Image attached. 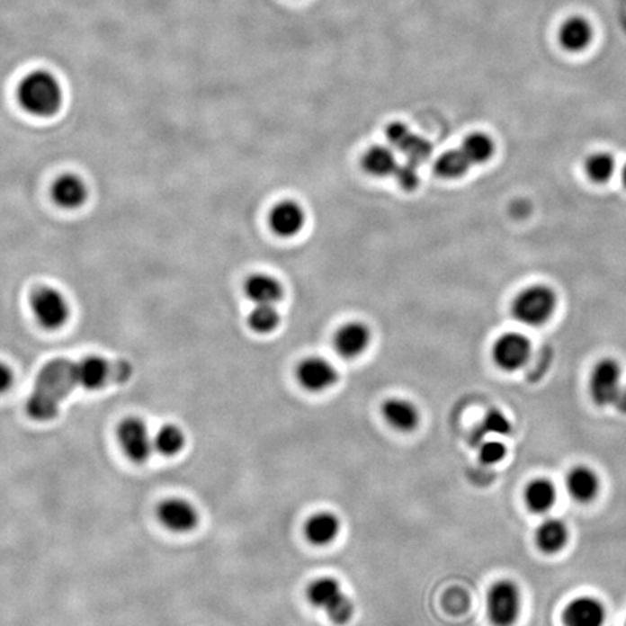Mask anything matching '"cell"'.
Instances as JSON below:
<instances>
[{"instance_id":"obj_35","label":"cell","mask_w":626,"mask_h":626,"mask_svg":"<svg viewBox=\"0 0 626 626\" xmlns=\"http://www.w3.org/2000/svg\"><path fill=\"white\" fill-rule=\"evenodd\" d=\"M613 407H615L619 412L626 414V386H622V389L619 391L618 398H616Z\"/></svg>"},{"instance_id":"obj_21","label":"cell","mask_w":626,"mask_h":626,"mask_svg":"<svg viewBox=\"0 0 626 626\" xmlns=\"http://www.w3.org/2000/svg\"><path fill=\"white\" fill-rule=\"evenodd\" d=\"M523 499L533 514H547L557 502L556 486L545 478H533L526 486Z\"/></svg>"},{"instance_id":"obj_16","label":"cell","mask_w":626,"mask_h":626,"mask_svg":"<svg viewBox=\"0 0 626 626\" xmlns=\"http://www.w3.org/2000/svg\"><path fill=\"white\" fill-rule=\"evenodd\" d=\"M371 341V332L362 322H350L335 334V350L345 358H357L367 350Z\"/></svg>"},{"instance_id":"obj_27","label":"cell","mask_w":626,"mask_h":626,"mask_svg":"<svg viewBox=\"0 0 626 626\" xmlns=\"http://www.w3.org/2000/svg\"><path fill=\"white\" fill-rule=\"evenodd\" d=\"M512 422L506 415L499 409H490L481 419L480 425L474 431V441L481 443L487 435L507 436L511 435Z\"/></svg>"},{"instance_id":"obj_33","label":"cell","mask_w":626,"mask_h":626,"mask_svg":"<svg viewBox=\"0 0 626 626\" xmlns=\"http://www.w3.org/2000/svg\"><path fill=\"white\" fill-rule=\"evenodd\" d=\"M410 134H412V130H409L407 125L402 122L390 123L388 127V130H386L389 142L398 149L402 148L403 144L407 141Z\"/></svg>"},{"instance_id":"obj_24","label":"cell","mask_w":626,"mask_h":626,"mask_svg":"<svg viewBox=\"0 0 626 626\" xmlns=\"http://www.w3.org/2000/svg\"><path fill=\"white\" fill-rule=\"evenodd\" d=\"M471 165H473L470 163L466 154L462 153V149L457 148L441 154L434 168L436 174L443 179L455 180L466 175Z\"/></svg>"},{"instance_id":"obj_11","label":"cell","mask_w":626,"mask_h":626,"mask_svg":"<svg viewBox=\"0 0 626 626\" xmlns=\"http://www.w3.org/2000/svg\"><path fill=\"white\" fill-rule=\"evenodd\" d=\"M296 377L303 389L319 393L335 386L338 381V370L326 358L309 357L299 362Z\"/></svg>"},{"instance_id":"obj_31","label":"cell","mask_w":626,"mask_h":626,"mask_svg":"<svg viewBox=\"0 0 626 626\" xmlns=\"http://www.w3.org/2000/svg\"><path fill=\"white\" fill-rule=\"evenodd\" d=\"M506 454V445L502 441L483 440L478 450V459L486 466L499 464L500 461H504Z\"/></svg>"},{"instance_id":"obj_36","label":"cell","mask_w":626,"mask_h":626,"mask_svg":"<svg viewBox=\"0 0 626 626\" xmlns=\"http://www.w3.org/2000/svg\"><path fill=\"white\" fill-rule=\"evenodd\" d=\"M621 177H622L623 186L626 187V165H623L622 173H621Z\"/></svg>"},{"instance_id":"obj_18","label":"cell","mask_w":626,"mask_h":626,"mask_svg":"<svg viewBox=\"0 0 626 626\" xmlns=\"http://www.w3.org/2000/svg\"><path fill=\"white\" fill-rule=\"evenodd\" d=\"M570 531L561 519H545L535 532V544L548 556H554L566 548Z\"/></svg>"},{"instance_id":"obj_2","label":"cell","mask_w":626,"mask_h":626,"mask_svg":"<svg viewBox=\"0 0 626 626\" xmlns=\"http://www.w3.org/2000/svg\"><path fill=\"white\" fill-rule=\"evenodd\" d=\"M18 99L26 112L47 118L60 111L63 90L54 76L47 71H35L19 85Z\"/></svg>"},{"instance_id":"obj_12","label":"cell","mask_w":626,"mask_h":626,"mask_svg":"<svg viewBox=\"0 0 626 626\" xmlns=\"http://www.w3.org/2000/svg\"><path fill=\"white\" fill-rule=\"evenodd\" d=\"M608 612L599 599L593 596L574 597L563 611L564 626H604Z\"/></svg>"},{"instance_id":"obj_5","label":"cell","mask_w":626,"mask_h":626,"mask_svg":"<svg viewBox=\"0 0 626 626\" xmlns=\"http://www.w3.org/2000/svg\"><path fill=\"white\" fill-rule=\"evenodd\" d=\"M521 609V589L516 583L507 578L493 583L486 597V611L493 626H514Z\"/></svg>"},{"instance_id":"obj_23","label":"cell","mask_w":626,"mask_h":626,"mask_svg":"<svg viewBox=\"0 0 626 626\" xmlns=\"http://www.w3.org/2000/svg\"><path fill=\"white\" fill-rule=\"evenodd\" d=\"M367 173L376 177H388L393 175L398 170V160L393 151L389 147L376 146L370 148L362 158Z\"/></svg>"},{"instance_id":"obj_19","label":"cell","mask_w":626,"mask_h":626,"mask_svg":"<svg viewBox=\"0 0 626 626\" xmlns=\"http://www.w3.org/2000/svg\"><path fill=\"white\" fill-rule=\"evenodd\" d=\"M283 286L276 277L253 274L246 282V293L255 305H276L283 298Z\"/></svg>"},{"instance_id":"obj_32","label":"cell","mask_w":626,"mask_h":626,"mask_svg":"<svg viewBox=\"0 0 626 626\" xmlns=\"http://www.w3.org/2000/svg\"><path fill=\"white\" fill-rule=\"evenodd\" d=\"M396 180L399 183V186L405 191H414L419 184V173H417V165L414 163L407 161V165H398L395 174Z\"/></svg>"},{"instance_id":"obj_22","label":"cell","mask_w":626,"mask_h":626,"mask_svg":"<svg viewBox=\"0 0 626 626\" xmlns=\"http://www.w3.org/2000/svg\"><path fill=\"white\" fill-rule=\"evenodd\" d=\"M592 40V26L585 18H580V16L568 19L559 30V42L567 51H583L589 47Z\"/></svg>"},{"instance_id":"obj_34","label":"cell","mask_w":626,"mask_h":626,"mask_svg":"<svg viewBox=\"0 0 626 626\" xmlns=\"http://www.w3.org/2000/svg\"><path fill=\"white\" fill-rule=\"evenodd\" d=\"M13 384V371L9 365L0 362V395L8 391Z\"/></svg>"},{"instance_id":"obj_4","label":"cell","mask_w":626,"mask_h":626,"mask_svg":"<svg viewBox=\"0 0 626 626\" xmlns=\"http://www.w3.org/2000/svg\"><path fill=\"white\" fill-rule=\"evenodd\" d=\"M556 308L557 296L551 287L535 284L526 287L514 298L512 312L521 324L541 326L551 319Z\"/></svg>"},{"instance_id":"obj_14","label":"cell","mask_w":626,"mask_h":626,"mask_svg":"<svg viewBox=\"0 0 626 626\" xmlns=\"http://www.w3.org/2000/svg\"><path fill=\"white\" fill-rule=\"evenodd\" d=\"M384 421L399 433H412L419 426L421 414L415 403L403 398H391L381 405Z\"/></svg>"},{"instance_id":"obj_28","label":"cell","mask_w":626,"mask_h":626,"mask_svg":"<svg viewBox=\"0 0 626 626\" xmlns=\"http://www.w3.org/2000/svg\"><path fill=\"white\" fill-rule=\"evenodd\" d=\"M586 174L593 183L602 184L609 182L615 174L616 163L613 156L608 153H596L586 160Z\"/></svg>"},{"instance_id":"obj_3","label":"cell","mask_w":626,"mask_h":626,"mask_svg":"<svg viewBox=\"0 0 626 626\" xmlns=\"http://www.w3.org/2000/svg\"><path fill=\"white\" fill-rule=\"evenodd\" d=\"M306 599L313 608L325 612L329 621L345 625L354 616V602L351 600L336 578L317 577L306 587Z\"/></svg>"},{"instance_id":"obj_13","label":"cell","mask_w":626,"mask_h":626,"mask_svg":"<svg viewBox=\"0 0 626 626\" xmlns=\"http://www.w3.org/2000/svg\"><path fill=\"white\" fill-rule=\"evenodd\" d=\"M305 210L293 201H280L270 212V227L282 238L298 235L305 227Z\"/></svg>"},{"instance_id":"obj_6","label":"cell","mask_w":626,"mask_h":626,"mask_svg":"<svg viewBox=\"0 0 626 626\" xmlns=\"http://www.w3.org/2000/svg\"><path fill=\"white\" fill-rule=\"evenodd\" d=\"M622 389V369L613 358H604L593 367L590 374V398L597 407H613Z\"/></svg>"},{"instance_id":"obj_15","label":"cell","mask_w":626,"mask_h":626,"mask_svg":"<svg viewBox=\"0 0 626 626\" xmlns=\"http://www.w3.org/2000/svg\"><path fill=\"white\" fill-rule=\"evenodd\" d=\"M339 531L341 521L335 514L328 511L310 514L303 526L306 540L315 547H328L338 538Z\"/></svg>"},{"instance_id":"obj_29","label":"cell","mask_w":626,"mask_h":626,"mask_svg":"<svg viewBox=\"0 0 626 626\" xmlns=\"http://www.w3.org/2000/svg\"><path fill=\"white\" fill-rule=\"evenodd\" d=\"M279 310L274 305H255L248 317V325L257 334H270L280 326Z\"/></svg>"},{"instance_id":"obj_30","label":"cell","mask_w":626,"mask_h":626,"mask_svg":"<svg viewBox=\"0 0 626 626\" xmlns=\"http://www.w3.org/2000/svg\"><path fill=\"white\" fill-rule=\"evenodd\" d=\"M399 151H402L407 156L409 163L419 165L424 161L428 160L429 156L433 154V144L428 139H424V137H419V135L412 132Z\"/></svg>"},{"instance_id":"obj_10","label":"cell","mask_w":626,"mask_h":626,"mask_svg":"<svg viewBox=\"0 0 626 626\" xmlns=\"http://www.w3.org/2000/svg\"><path fill=\"white\" fill-rule=\"evenodd\" d=\"M156 516L165 530L175 533L193 531L199 523V512L183 497H168L156 507Z\"/></svg>"},{"instance_id":"obj_37","label":"cell","mask_w":626,"mask_h":626,"mask_svg":"<svg viewBox=\"0 0 626 626\" xmlns=\"http://www.w3.org/2000/svg\"><path fill=\"white\" fill-rule=\"evenodd\" d=\"M625 626H626V622H625Z\"/></svg>"},{"instance_id":"obj_9","label":"cell","mask_w":626,"mask_h":626,"mask_svg":"<svg viewBox=\"0 0 626 626\" xmlns=\"http://www.w3.org/2000/svg\"><path fill=\"white\" fill-rule=\"evenodd\" d=\"M493 360L505 371H516L528 362L531 357L530 339L519 332H507L493 345Z\"/></svg>"},{"instance_id":"obj_17","label":"cell","mask_w":626,"mask_h":626,"mask_svg":"<svg viewBox=\"0 0 626 626\" xmlns=\"http://www.w3.org/2000/svg\"><path fill=\"white\" fill-rule=\"evenodd\" d=\"M566 487L573 500L578 504H590L599 495V476L590 467H573L567 474Z\"/></svg>"},{"instance_id":"obj_25","label":"cell","mask_w":626,"mask_h":626,"mask_svg":"<svg viewBox=\"0 0 626 626\" xmlns=\"http://www.w3.org/2000/svg\"><path fill=\"white\" fill-rule=\"evenodd\" d=\"M461 149L471 165H485L495 154V142L483 132H474L464 139Z\"/></svg>"},{"instance_id":"obj_20","label":"cell","mask_w":626,"mask_h":626,"mask_svg":"<svg viewBox=\"0 0 626 626\" xmlns=\"http://www.w3.org/2000/svg\"><path fill=\"white\" fill-rule=\"evenodd\" d=\"M52 199L61 208H78L87 201L86 184L77 175H63L52 186Z\"/></svg>"},{"instance_id":"obj_8","label":"cell","mask_w":626,"mask_h":626,"mask_svg":"<svg viewBox=\"0 0 626 626\" xmlns=\"http://www.w3.org/2000/svg\"><path fill=\"white\" fill-rule=\"evenodd\" d=\"M118 440L123 454L127 455L130 461L144 462L153 454V438L149 435L146 422L139 417L130 416L121 422Z\"/></svg>"},{"instance_id":"obj_1","label":"cell","mask_w":626,"mask_h":626,"mask_svg":"<svg viewBox=\"0 0 626 626\" xmlns=\"http://www.w3.org/2000/svg\"><path fill=\"white\" fill-rule=\"evenodd\" d=\"M132 373V365L125 360H109L97 355L78 362L56 358L47 362L35 377L34 389L26 402V412L34 421H52L58 415L61 403L76 389L101 390L109 384L125 383Z\"/></svg>"},{"instance_id":"obj_26","label":"cell","mask_w":626,"mask_h":626,"mask_svg":"<svg viewBox=\"0 0 626 626\" xmlns=\"http://www.w3.org/2000/svg\"><path fill=\"white\" fill-rule=\"evenodd\" d=\"M154 448L165 457H174L180 454L186 445V436L180 426L174 424H167L161 426L154 436Z\"/></svg>"},{"instance_id":"obj_7","label":"cell","mask_w":626,"mask_h":626,"mask_svg":"<svg viewBox=\"0 0 626 626\" xmlns=\"http://www.w3.org/2000/svg\"><path fill=\"white\" fill-rule=\"evenodd\" d=\"M31 308L41 326L58 329L70 317L68 303L60 291L52 287H40L31 296Z\"/></svg>"}]
</instances>
